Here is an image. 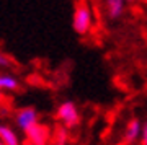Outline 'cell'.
<instances>
[{
    "instance_id": "6da1fadb",
    "label": "cell",
    "mask_w": 147,
    "mask_h": 145,
    "mask_svg": "<svg viewBox=\"0 0 147 145\" xmlns=\"http://www.w3.org/2000/svg\"><path fill=\"white\" fill-rule=\"evenodd\" d=\"M93 11L92 7L87 2H79L75 8H74V15H72V30L79 36H85L92 31L93 28Z\"/></svg>"
},
{
    "instance_id": "7a4b0ae2",
    "label": "cell",
    "mask_w": 147,
    "mask_h": 145,
    "mask_svg": "<svg viewBox=\"0 0 147 145\" xmlns=\"http://www.w3.org/2000/svg\"><path fill=\"white\" fill-rule=\"evenodd\" d=\"M56 117L64 124V127L74 129L80 122V113H79L77 104L74 103V101H64V103H61L57 106V111H56Z\"/></svg>"
},
{
    "instance_id": "3957f363",
    "label": "cell",
    "mask_w": 147,
    "mask_h": 145,
    "mask_svg": "<svg viewBox=\"0 0 147 145\" xmlns=\"http://www.w3.org/2000/svg\"><path fill=\"white\" fill-rule=\"evenodd\" d=\"M39 122V113H38L36 108L33 106H25V108H20L15 111V124L20 127L23 132L28 130L31 126L38 124Z\"/></svg>"
},
{
    "instance_id": "277c9868",
    "label": "cell",
    "mask_w": 147,
    "mask_h": 145,
    "mask_svg": "<svg viewBox=\"0 0 147 145\" xmlns=\"http://www.w3.org/2000/svg\"><path fill=\"white\" fill-rule=\"evenodd\" d=\"M26 142L33 145H49L51 142V129L42 122L31 126L28 130H25Z\"/></svg>"
},
{
    "instance_id": "5b68a950",
    "label": "cell",
    "mask_w": 147,
    "mask_h": 145,
    "mask_svg": "<svg viewBox=\"0 0 147 145\" xmlns=\"http://www.w3.org/2000/svg\"><path fill=\"white\" fill-rule=\"evenodd\" d=\"M141 132H142V122L137 117H132L126 122V127L123 130V140L124 144L131 145V144H136L139 142L141 139Z\"/></svg>"
},
{
    "instance_id": "8992f818",
    "label": "cell",
    "mask_w": 147,
    "mask_h": 145,
    "mask_svg": "<svg viewBox=\"0 0 147 145\" xmlns=\"http://www.w3.org/2000/svg\"><path fill=\"white\" fill-rule=\"evenodd\" d=\"M129 0H105L106 15L110 20H119L126 11V3Z\"/></svg>"
},
{
    "instance_id": "52a82bcc",
    "label": "cell",
    "mask_w": 147,
    "mask_h": 145,
    "mask_svg": "<svg viewBox=\"0 0 147 145\" xmlns=\"http://www.w3.org/2000/svg\"><path fill=\"white\" fill-rule=\"evenodd\" d=\"M21 83L11 73H0V90L2 91H18Z\"/></svg>"
},
{
    "instance_id": "ba28073f",
    "label": "cell",
    "mask_w": 147,
    "mask_h": 145,
    "mask_svg": "<svg viewBox=\"0 0 147 145\" xmlns=\"http://www.w3.org/2000/svg\"><path fill=\"white\" fill-rule=\"evenodd\" d=\"M0 139L5 145H21L18 134L7 124H0Z\"/></svg>"
},
{
    "instance_id": "9c48e42d",
    "label": "cell",
    "mask_w": 147,
    "mask_h": 145,
    "mask_svg": "<svg viewBox=\"0 0 147 145\" xmlns=\"http://www.w3.org/2000/svg\"><path fill=\"white\" fill-rule=\"evenodd\" d=\"M54 145H67V127H59L56 130Z\"/></svg>"
},
{
    "instance_id": "30bf717a",
    "label": "cell",
    "mask_w": 147,
    "mask_h": 145,
    "mask_svg": "<svg viewBox=\"0 0 147 145\" xmlns=\"http://www.w3.org/2000/svg\"><path fill=\"white\" fill-rule=\"evenodd\" d=\"M13 59H11L8 54H5V52L0 51V67L2 68H8V67H13Z\"/></svg>"
},
{
    "instance_id": "8fae6325",
    "label": "cell",
    "mask_w": 147,
    "mask_h": 145,
    "mask_svg": "<svg viewBox=\"0 0 147 145\" xmlns=\"http://www.w3.org/2000/svg\"><path fill=\"white\" fill-rule=\"evenodd\" d=\"M141 145H147V121L142 122V132H141V139H139Z\"/></svg>"
},
{
    "instance_id": "7c38bea8",
    "label": "cell",
    "mask_w": 147,
    "mask_h": 145,
    "mask_svg": "<svg viewBox=\"0 0 147 145\" xmlns=\"http://www.w3.org/2000/svg\"><path fill=\"white\" fill-rule=\"evenodd\" d=\"M3 101H5V91H2V90H0V104L3 103Z\"/></svg>"
},
{
    "instance_id": "4fadbf2b",
    "label": "cell",
    "mask_w": 147,
    "mask_h": 145,
    "mask_svg": "<svg viewBox=\"0 0 147 145\" xmlns=\"http://www.w3.org/2000/svg\"><path fill=\"white\" fill-rule=\"evenodd\" d=\"M21 145H33V144H28L26 140H25V144H21Z\"/></svg>"
},
{
    "instance_id": "5bb4252c",
    "label": "cell",
    "mask_w": 147,
    "mask_h": 145,
    "mask_svg": "<svg viewBox=\"0 0 147 145\" xmlns=\"http://www.w3.org/2000/svg\"><path fill=\"white\" fill-rule=\"evenodd\" d=\"M0 145H5V144H3V142H2V139H0Z\"/></svg>"
},
{
    "instance_id": "9a60e30c",
    "label": "cell",
    "mask_w": 147,
    "mask_h": 145,
    "mask_svg": "<svg viewBox=\"0 0 147 145\" xmlns=\"http://www.w3.org/2000/svg\"><path fill=\"white\" fill-rule=\"evenodd\" d=\"M144 2H147V0H144Z\"/></svg>"
}]
</instances>
